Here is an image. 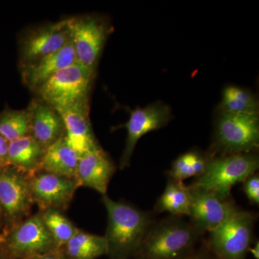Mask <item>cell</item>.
<instances>
[{"instance_id":"6da1fadb","label":"cell","mask_w":259,"mask_h":259,"mask_svg":"<svg viewBox=\"0 0 259 259\" xmlns=\"http://www.w3.org/2000/svg\"><path fill=\"white\" fill-rule=\"evenodd\" d=\"M102 202L107 213L105 237L110 259H129L135 257L153 224V217L146 212L123 202H117L107 194Z\"/></svg>"},{"instance_id":"7a4b0ae2","label":"cell","mask_w":259,"mask_h":259,"mask_svg":"<svg viewBox=\"0 0 259 259\" xmlns=\"http://www.w3.org/2000/svg\"><path fill=\"white\" fill-rule=\"evenodd\" d=\"M202 235L182 217L153 222L145 236L136 259H180L196 249Z\"/></svg>"},{"instance_id":"3957f363","label":"cell","mask_w":259,"mask_h":259,"mask_svg":"<svg viewBox=\"0 0 259 259\" xmlns=\"http://www.w3.org/2000/svg\"><path fill=\"white\" fill-rule=\"evenodd\" d=\"M208 156L205 171L191 185L210 191L223 197H231L232 188L256 173V153Z\"/></svg>"},{"instance_id":"277c9868","label":"cell","mask_w":259,"mask_h":259,"mask_svg":"<svg viewBox=\"0 0 259 259\" xmlns=\"http://www.w3.org/2000/svg\"><path fill=\"white\" fill-rule=\"evenodd\" d=\"M259 146L258 114L220 112L209 156L255 153Z\"/></svg>"},{"instance_id":"5b68a950","label":"cell","mask_w":259,"mask_h":259,"mask_svg":"<svg viewBox=\"0 0 259 259\" xmlns=\"http://www.w3.org/2000/svg\"><path fill=\"white\" fill-rule=\"evenodd\" d=\"M256 215L238 207L214 231L206 247L218 259H246L253 244Z\"/></svg>"},{"instance_id":"8992f818","label":"cell","mask_w":259,"mask_h":259,"mask_svg":"<svg viewBox=\"0 0 259 259\" xmlns=\"http://www.w3.org/2000/svg\"><path fill=\"white\" fill-rule=\"evenodd\" d=\"M95 71L79 62L60 70L34 93L56 110L89 100Z\"/></svg>"},{"instance_id":"52a82bcc","label":"cell","mask_w":259,"mask_h":259,"mask_svg":"<svg viewBox=\"0 0 259 259\" xmlns=\"http://www.w3.org/2000/svg\"><path fill=\"white\" fill-rule=\"evenodd\" d=\"M0 243L13 259H32L60 251L39 213L10 227L0 236Z\"/></svg>"},{"instance_id":"ba28073f","label":"cell","mask_w":259,"mask_h":259,"mask_svg":"<svg viewBox=\"0 0 259 259\" xmlns=\"http://www.w3.org/2000/svg\"><path fill=\"white\" fill-rule=\"evenodd\" d=\"M76 61L95 71L109 34L110 25L98 15H87L68 19Z\"/></svg>"},{"instance_id":"9c48e42d","label":"cell","mask_w":259,"mask_h":259,"mask_svg":"<svg viewBox=\"0 0 259 259\" xmlns=\"http://www.w3.org/2000/svg\"><path fill=\"white\" fill-rule=\"evenodd\" d=\"M70 40L68 19L29 30L19 42V66L22 67L60 50Z\"/></svg>"},{"instance_id":"30bf717a","label":"cell","mask_w":259,"mask_h":259,"mask_svg":"<svg viewBox=\"0 0 259 259\" xmlns=\"http://www.w3.org/2000/svg\"><path fill=\"white\" fill-rule=\"evenodd\" d=\"M33 204L28 177L12 166L0 168V207L9 228L28 218Z\"/></svg>"},{"instance_id":"8fae6325","label":"cell","mask_w":259,"mask_h":259,"mask_svg":"<svg viewBox=\"0 0 259 259\" xmlns=\"http://www.w3.org/2000/svg\"><path fill=\"white\" fill-rule=\"evenodd\" d=\"M29 183L33 203L37 204L40 212L47 209L64 210L69 207L79 188L74 179L44 171L37 172L30 177Z\"/></svg>"},{"instance_id":"7c38bea8","label":"cell","mask_w":259,"mask_h":259,"mask_svg":"<svg viewBox=\"0 0 259 259\" xmlns=\"http://www.w3.org/2000/svg\"><path fill=\"white\" fill-rule=\"evenodd\" d=\"M190 187L192 194L190 222L202 236L214 231L238 208L231 197L226 198L191 185Z\"/></svg>"},{"instance_id":"4fadbf2b","label":"cell","mask_w":259,"mask_h":259,"mask_svg":"<svg viewBox=\"0 0 259 259\" xmlns=\"http://www.w3.org/2000/svg\"><path fill=\"white\" fill-rule=\"evenodd\" d=\"M171 119V108L160 102L131 110L128 121L122 125L127 129V139L120 158V169L129 166L139 140L148 133L164 127Z\"/></svg>"},{"instance_id":"5bb4252c","label":"cell","mask_w":259,"mask_h":259,"mask_svg":"<svg viewBox=\"0 0 259 259\" xmlns=\"http://www.w3.org/2000/svg\"><path fill=\"white\" fill-rule=\"evenodd\" d=\"M57 110L64 121L66 142L79 156L100 147L90 123L89 100Z\"/></svg>"},{"instance_id":"9a60e30c","label":"cell","mask_w":259,"mask_h":259,"mask_svg":"<svg viewBox=\"0 0 259 259\" xmlns=\"http://www.w3.org/2000/svg\"><path fill=\"white\" fill-rule=\"evenodd\" d=\"M115 171L110 156L101 147L97 148L79 156L75 180L79 187L93 189L105 195Z\"/></svg>"},{"instance_id":"2e32d148","label":"cell","mask_w":259,"mask_h":259,"mask_svg":"<svg viewBox=\"0 0 259 259\" xmlns=\"http://www.w3.org/2000/svg\"><path fill=\"white\" fill-rule=\"evenodd\" d=\"M30 115V136L47 150L65 136V127L59 111L35 97L28 108Z\"/></svg>"},{"instance_id":"e0dca14e","label":"cell","mask_w":259,"mask_h":259,"mask_svg":"<svg viewBox=\"0 0 259 259\" xmlns=\"http://www.w3.org/2000/svg\"><path fill=\"white\" fill-rule=\"evenodd\" d=\"M72 40H69L60 50L20 67L22 80L32 92L60 70L76 62Z\"/></svg>"},{"instance_id":"ac0fdd59","label":"cell","mask_w":259,"mask_h":259,"mask_svg":"<svg viewBox=\"0 0 259 259\" xmlns=\"http://www.w3.org/2000/svg\"><path fill=\"white\" fill-rule=\"evenodd\" d=\"M45 152L46 150L31 136L22 138L10 143L9 166L30 178L41 171Z\"/></svg>"},{"instance_id":"d6986e66","label":"cell","mask_w":259,"mask_h":259,"mask_svg":"<svg viewBox=\"0 0 259 259\" xmlns=\"http://www.w3.org/2000/svg\"><path fill=\"white\" fill-rule=\"evenodd\" d=\"M79 156L68 145L64 136L46 150L41 171L75 180Z\"/></svg>"},{"instance_id":"ffe728a7","label":"cell","mask_w":259,"mask_h":259,"mask_svg":"<svg viewBox=\"0 0 259 259\" xmlns=\"http://www.w3.org/2000/svg\"><path fill=\"white\" fill-rule=\"evenodd\" d=\"M192 194L190 186L184 182L168 179L163 193L155 206L158 213L168 212L176 217L190 216Z\"/></svg>"},{"instance_id":"44dd1931","label":"cell","mask_w":259,"mask_h":259,"mask_svg":"<svg viewBox=\"0 0 259 259\" xmlns=\"http://www.w3.org/2000/svg\"><path fill=\"white\" fill-rule=\"evenodd\" d=\"M61 251L68 259H96L108 255V244L105 236L79 229Z\"/></svg>"},{"instance_id":"7402d4cb","label":"cell","mask_w":259,"mask_h":259,"mask_svg":"<svg viewBox=\"0 0 259 259\" xmlns=\"http://www.w3.org/2000/svg\"><path fill=\"white\" fill-rule=\"evenodd\" d=\"M208 156L197 150L180 155L172 163L168 171V179L182 182L192 177H200L205 171Z\"/></svg>"},{"instance_id":"603a6c76","label":"cell","mask_w":259,"mask_h":259,"mask_svg":"<svg viewBox=\"0 0 259 259\" xmlns=\"http://www.w3.org/2000/svg\"><path fill=\"white\" fill-rule=\"evenodd\" d=\"M220 112L231 114H258V102L249 90L228 86L223 92Z\"/></svg>"},{"instance_id":"cb8c5ba5","label":"cell","mask_w":259,"mask_h":259,"mask_svg":"<svg viewBox=\"0 0 259 259\" xmlns=\"http://www.w3.org/2000/svg\"><path fill=\"white\" fill-rule=\"evenodd\" d=\"M0 136L10 143L30 136L28 109L13 110L7 107L0 112Z\"/></svg>"},{"instance_id":"d4e9b609","label":"cell","mask_w":259,"mask_h":259,"mask_svg":"<svg viewBox=\"0 0 259 259\" xmlns=\"http://www.w3.org/2000/svg\"><path fill=\"white\" fill-rule=\"evenodd\" d=\"M42 222L56 242L58 249L63 247L74 236L79 228L57 209H47L39 212Z\"/></svg>"},{"instance_id":"484cf974","label":"cell","mask_w":259,"mask_h":259,"mask_svg":"<svg viewBox=\"0 0 259 259\" xmlns=\"http://www.w3.org/2000/svg\"><path fill=\"white\" fill-rule=\"evenodd\" d=\"M243 191L247 198L251 204H259V177L258 174H254L243 182Z\"/></svg>"},{"instance_id":"4316f807","label":"cell","mask_w":259,"mask_h":259,"mask_svg":"<svg viewBox=\"0 0 259 259\" xmlns=\"http://www.w3.org/2000/svg\"><path fill=\"white\" fill-rule=\"evenodd\" d=\"M9 145L6 139L0 136V168L9 166Z\"/></svg>"},{"instance_id":"83f0119b","label":"cell","mask_w":259,"mask_h":259,"mask_svg":"<svg viewBox=\"0 0 259 259\" xmlns=\"http://www.w3.org/2000/svg\"><path fill=\"white\" fill-rule=\"evenodd\" d=\"M180 259H218L205 246L199 249H194L188 255Z\"/></svg>"},{"instance_id":"f1b7e54d","label":"cell","mask_w":259,"mask_h":259,"mask_svg":"<svg viewBox=\"0 0 259 259\" xmlns=\"http://www.w3.org/2000/svg\"><path fill=\"white\" fill-rule=\"evenodd\" d=\"M32 259H68L64 254L62 252H56V253H50L42 256L36 257Z\"/></svg>"},{"instance_id":"f546056e","label":"cell","mask_w":259,"mask_h":259,"mask_svg":"<svg viewBox=\"0 0 259 259\" xmlns=\"http://www.w3.org/2000/svg\"><path fill=\"white\" fill-rule=\"evenodd\" d=\"M248 253H251L253 258L259 259V243L258 241L255 242L254 244H252L248 250Z\"/></svg>"},{"instance_id":"4dcf8cb0","label":"cell","mask_w":259,"mask_h":259,"mask_svg":"<svg viewBox=\"0 0 259 259\" xmlns=\"http://www.w3.org/2000/svg\"><path fill=\"white\" fill-rule=\"evenodd\" d=\"M0 259H13L11 257H10L9 255H7L6 253L3 251V249H2V252L0 253Z\"/></svg>"},{"instance_id":"1f68e13d","label":"cell","mask_w":259,"mask_h":259,"mask_svg":"<svg viewBox=\"0 0 259 259\" xmlns=\"http://www.w3.org/2000/svg\"><path fill=\"white\" fill-rule=\"evenodd\" d=\"M3 210H2L1 207H0V228H1L2 219H3Z\"/></svg>"},{"instance_id":"d6a6232c","label":"cell","mask_w":259,"mask_h":259,"mask_svg":"<svg viewBox=\"0 0 259 259\" xmlns=\"http://www.w3.org/2000/svg\"><path fill=\"white\" fill-rule=\"evenodd\" d=\"M2 252L1 243H0V253Z\"/></svg>"}]
</instances>
